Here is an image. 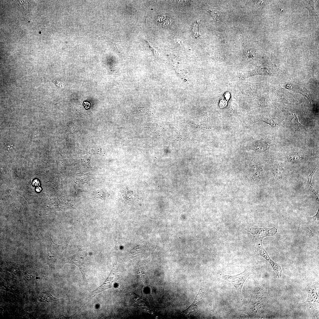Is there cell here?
<instances>
[{
  "mask_svg": "<svg viewBox=\"0 0 319 319\" xmlns=\"http://www.w3.org/2000/svg\"><path fill=\"white\" fill-rule=\"evenodd\" d=\"M253 273L251 268L248 267L242 273L234 276L221 275L223 279L230 283L235 287L239 302L242 303L243 297L242 291L243 285L248 277Z\"/></svg>",
  "mask_w": 319,
  "mask_h": 319,
  "instance_id": "cell-1",
  "label": "cell"
},
{
  "mask_svg": "<svg viewBox=\"0 0 319 319\" xmlns=\"http://www.w3.org/2000/svg\"><path fill=\"white\" fill-rule=\"evenodd\" d=\"M282 157L287 162L292 163H299L304 162L313 157L310 152L297 148H288L282 153Z\"/></svg>",
  "mask_w": 319,
  "mask_h": 319,
  "instance_id": "cell-2",
  "label": "cell"
},
{
  "mask_svg": "<svg viewBox=\"0 0 319 319\" xmlns=\"http://www.w3.org/2000/svg\"><path fill=\"white\" fill-rule=\"evenodd\" d=\"M120 279V273L116 266L115 265L113 267L108 278L104 283L98 288L89 293L88 302L97 294L104 290L114 287L115 284L118 282Z\"/></svg>",
  "mask_w": 319,
  "mask_h": 319,
  "instance_id": "cell-3",
  "label": "cell"
},
{
  "mask_svg": "<svg viewBox=\"0 0 319 319\" xmlns=\"http://www.w3.org/2000/svg\"><path fill=\"white\" fill-rule=\"evenodd\" d=\"M283 71L270 61L267 64L257 66L255 69L248 71L247 74L249 77L258 75L278 76L282 74Z\"/></svg>",
  "mask_w": 319,
  "mask_h": 319,
  "instance_id": "cell-4",
  "label": "cell"
},
{
  "mask_svg": "<svg viewBox=\"0 0 319 319\" xmlns=\"http://www.w3.org/2000/svg\"><path fill=\"white\" fill-rule=\"evenodd\" d=\"M276 143L275 139L266 138L262 139L253 141L248 144L245 147L246 149L257 152H263L268 150L271 146Z\"/></svg>",
  "mask_w": 319,
  "mask_h": 319,
  "instance_id": "cell-5",
  "label": "cell"
},
{
  "mask_svg": "<svg viewBox=\"0 0 319 319\" xmlns=\"http://www.w3.org/2000/svg\"><path fill=\"white\" fill-rule=\"evenodd\" d=\"M87 262L86 253L79 252L68 258L66 263H71L78 266L81 272L83 280L85 281Z\"/></svg>",
  "mask_w": 319,
  "mask_h": 319,
  "instance_id": "cell-6",
  "label": "cell"
},
{
  "mask_svg": "<svg viewBox=\"0 0 319 319\" xmlns=\"http://www.w3.org/2000/svg\"><path fill=\"white\" fill-rule=\"evenodd\" d=\"M245 230L253 235L255 241H262L264 237L273 236L277 232V229L274 227L258 228L249 227L246 228Z\"/></svg>",
  "mask_w": 319,
  "mask_h": 319,
  "instance_id": "cell-7",
  "label": "cell"
},
{
  "mask_svg": "<svg viewBox=\"0 0 319 319\" xmlns=\"http://www.w3.org/2000/svg\"><path fill=\"white\" fill-rule=\"evenodd\" d=\"M255 251L258 255L266 260L271 265L273 269L275 272L277 276L281 278L282 270L280 266L274 262L270 257L268 253L263 247V245L255 247Z\"/></svg>",
  "mask_w": 319,
  "mask_h": 319,
  "instance_id": "cell-8",
  "label": "cell"
},
{
  "mask_svg": "<svg viewBox=\"0 0 319 319\" xmlns=\"http://www.w3.org/2000/svg\"><path fill=\"white\" fill-rule=\"evenodd\" d=\"M203 295L204 292L201 289H200L198 293L191 305L186 310L183 311L181 314L184 316H187L197 311L203 303Z\"/></svg>",
  "mask_w": 319,
  "mask_h": 319,
  "instance_id": "cell-9",
  "label": "cell"
},
{
  "mask_svg": "<svg viewBox=\"0 0 319 319\" xmlns=\"http://www.w3.org/2000/svg\"><path fill=\"white\" fill-rule=\"evenodd\" d=\"M284 113L287 120L294 130L300 133L306 131L305 127L299 122L297 115L294 112L289 110H285Z\"/></svg>",
  "mask_w": 319,
  "mask_h": 319,
  "instance_id": "cell-10",
  "label": "cell"
},
{
  "mask_svg": "<svg viewBox=\"0 0 319 319\" xmlns=\"http://www.w3.org/2000/svg\"><path fill=\"white\" fill-rule=\"evenodd\" d=\"M258 121L264 122L272 127H277L282 125V122L279 118L271 116L256 117L248 121L247 122L249 124H252Z\"/></svg>",
  "mask_w": 319,
  "mask_h": 319,
  "instance_id": "cell-11",
  "label": "cell"
},
{
  "mask_svg": "<svg viewBox=\"0 0 319 319\" xmlns=\"http://www.w3.org/2000/svg\"><path fill=\"white\" fill-rule=\"evenodd\" d=\"M286 87L287 88L302 94L306 97L311 102V97L310 92L306 87L302 85L290 83L286 84Z\"/></svg>",
  "mask_w": 319,
  "mask_h": 319,
  "instance_id": "cell-12",
  "label": "cell"
},
{
  "mask_svg": "<svg viewBox=\"0 0 319 319\" xmlns=\"http://www.w3.org/2000/svg\"><path fill=\"white\" fill-rule=\"evenodd\" d=\"M273 174L275 179L279 180L283 177L284 168L283 164L280 162H275L273 167Z\"/></svg>",
  "mask_w": 319,
  "mask_h": 319,
  "instance_id": "cell-13",
  "label": "cell"
},
{
  "mask_svg": "<svg viewBox=\"0 0 319 319\" xmlns=\"http://www.w3.org/2000/svg\"><path fill=\"white\" fill-rule=\"evenodd\" d=\"M207 12L209 13L214 21L217 23L219 19V17L222 13L220 10L210 6H208L206 9Z\"/></svg>",
  "mask_w": 319,
  "mask_h": 319,
  "instance_id": "cell-14",
  "label": "cell"
},
{
  "mask_svg": "<svg viewBox=\"0 0 319 319\" xmlns=\"http://www.w3.org/2000/svg\"><path fill=\"white\" fill-rule=\"evenodd\" d=\"M315 1L314 0H306L303 1L304 6L308 10L311 16H313L316 15L314 8Z\"/></svg>",
  "mask_w": 319,
  "mask_h": 319,
  "instance_id": "cell-15",
  "label": "cell"
},
{
  "mask_svg": "<svg viewBox=\"0 0 319 319\" xmlns=\"http://www.w3.org/2000/svg\"><path fill=\"white\" fill-rule=\"evenodd\" d=\"M318 167H316L313 170V171L311 172L310 174L308 177V181L307 183V185L308 187L310 190V191L313 193L314 195L316 196L318 200L319 199V195L316 192L314 189L313 187V185L312 184V178L313 177L315 172L318 169Z\"/></svg>",
  "mask_w": 319,
  "mask_h": 319,
  "instance_id": "cell-16",
  "label": "cell"
},
{
  "mask_svg": "<svg viewBox=\"0 0 319 319\" xmlns=\"http://www.w3.org/2000/svg\"><path fill=\"white\" fill-rule=\"evenodd\" d=\"M18 5L21 9L25 12L29 10V4L27 1H18Z\"/></svg>",
  "mask_w": 319,
  "mask_h": 319,
  "instance_id": "cell-17",
  "label": "cell"
},
{
  "mask_svg": "<svg viewBox=\"0 0 319 319\" xmlns=\"http://www.w3.org/2000/svg\"><path fill=\"white\" fill-rule=\"evenodd\" d=\"M199 21H197L194 24L193 27V30L194 35L196 38H198L200 36L198 31V27Z\"/></svg>",
  "mask_w": 319,
  "mask_h": 319,
  "instance_id": "cell-18",
  "label": "cell"
},
{
  "mask_svg": "<svg viewBox=\"0 0 319 319\" xmlns=\"http://www.w3.org/2000/svg\"><path fill=\"white\" fill-rule=\"evenodd\" d=\"M174 41L177 43L179 44L180 46L184 47L185 46V42L184 39L181 37L179 36H175L173 39Z\"/></svg>",
  "mask_w": 319,
  "mask_h": 319,
  "instance_id": "cell-19",
  "label": "cell"
},
{
  "mask_svg": "<svg viewBox=\"0 0 319 319\" xmlns=\"http://www.w3.org/2000/svg\"><path fill=\"white\" fill-rule=\"evenodd\" d=\"M51 81L55 83L58 88L61 89L62 90L65 88V85L63 83L60 81L55 80L52 78L51 79Z\"/></svg>",
  "mask_w": 319,
  "mask_h": 319,
  "instance_id": "cell-20",
  "label": "cell"
},
{
  "mask_svg": "<svg viewBox=\"0 0 319 319\" xmlns=\"http://www.w3.org/2000/svg\"><path fill=\"white\" fill-rule=\"evenodd\" d=\"M150 46L152 50L153 51L154 54L157 56H159L158 50L159 48L156 45L153 43H150Z\"/></svg>",
  "mask_w": 319,
  "mask_h": 319,
  "instance_id": "cell-21",
  "label": "cell"
},
{
  "mask_svg": "<svg viewBox=\"0 0 319 319\" xmlns=\"http://www.w3.org/2000/svg\"><path fill=\"white\" fill-rule=\"evenodd\" d=\"M147 108L141 107L138 108L136 110L133 111V113H147Z\"/></svg>",
  "mask_w": 319,
  "mask_h": 319,
  "instance_id": "cell-22",
  "label": "cell"
},
{
  "mask_svg": "<svg viewBox=\"0 0 319 319\" xmlns=\"http://www.w3.org/2000/svg\"><path fill=\"white\" fill-rule=\"evenodd\" d=\"M178 2L180 4H185V5H189L191 4V1L178 0Z\"/></svg>",
  "mask_w": 319,
  "mask_h": 319,
  "instance_id": "cell-23",
  "label": "cell"
},
{
  "mask_svg": "<svg viewBox=\"0 0 319 319\" xmlns=\"http://www.w3.org/2000/svg\"><path fill=\"white\" fill-rule=\"evenodd\" d=\"M311 219L313 220H318L319 219V209L317 214L311 218Z\"/></svg>",
  "mask_w": 319,
  "mask_h": 319,
  "instance_id": "cell-24",
  "label": "cell"
}]
</instances>
